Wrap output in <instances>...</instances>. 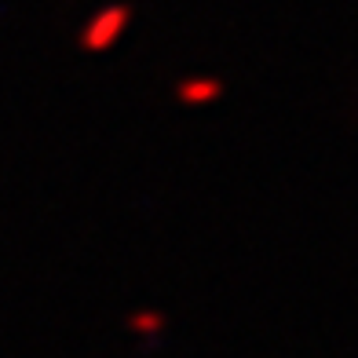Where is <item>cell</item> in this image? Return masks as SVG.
<instances>
[{
    "label": "cell",
    "mask_w": 358,
    "mask_h": 358,
    "mask_svg": "<svg viewBox=\"0 0 358 358\" xmlns=\"http://www.w3.org/2000/svg\"><path fill=\"white\" fill-rule=\"evenodd\" d=\"M179 95H183L187 103H201V99H216L220 95V85L216 80H208V77H201V80H187L183 88H179Z\"/></svg>",
    "instance_id": "2"
},
{
    "label": "cell",
    "mask_w": 358,
    "mask_h": 358,
    "mask_svg": "<svg viewBox=\"0 0 358 358\" xmlns=\"http://www.w3.org/2000/svg\"><path fill=\"white\" fill-rule=\"evenodd\" d=\"M124 26H128V8L113 4V8L99 11V15H95V19L85 26V37H80V44H85L88 52H106V48L124 34Z\"/></svg>",
    "instance_id": "1"
}]
</instances>
